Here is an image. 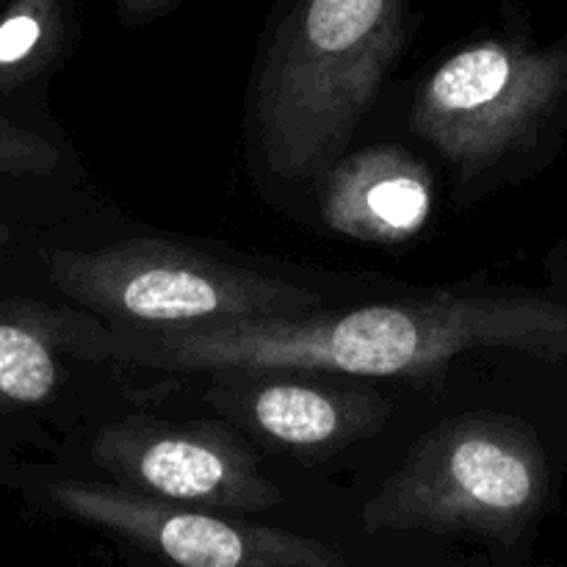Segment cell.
Wrapping results in <instances>:
<instances>
[{
	"label": "cell",
	"instance_id": "7a4b0ae2",
	"mask_svg": "<svg viewBox=\"0 0 567 567\" xmlns=\"http://www.w3.org/2000/svg\"><path fill=\"white\" fill-rule=\"evenodd\" d=\"M408 37V0H288L255 83V131L280 181L321 177L374 105Z\"/></svg>",
	"mask_w": 567,
	"mask_h": 567
},
{
	"label": "cell",
	"instance_id": "7c38bea8",
	"mask_svg": "<svg viewBox=\"0 0 567 567\" xmlns=\"http://www.w3.org/2000/svg\"><path fill=\"white\" fill-rule=\"evenodd\" d=\"M59 164V150L39 133L0 116V177L48 175Z\"/></svg>",
	"mask_w": 567,
	"mask_h": 567
},
{
	"label": "cell",
	"instance_id": "9c48e42d",
	"mask_svg": "<svg viewBox=\"0 0 567 567\" xmlns=\"http://www.w3.org/2000/svg\"><path fill=\"white\" fill-rule=\"evenodd\" d=\"M321 177V219L354 241H410L432 216L430 166L396 144L341 155Z\"/></svg>",
	"mask_w": 567,
	"mask_h": 567
},
{
	"label": "cell",
	"instance_id": "5bb4252c",
	"mask_svg": "<svg viewBox=\"0 0 567 567\" xmlns=\"http://www.w3.org/2000/svg\"><path fill=\"white\" fill-rule=\"evenodd\" d=\"M9 236H11V233H9V227H6V225H0V244H6V241H9Z\"/></svg>",
	"mask_w": 567,
	"mask_h": 567
},
{
	"label": "cell",
	"instance_id": "277c9868",
	"mask_svg": "<svg viewBox=\"0 0 567 567\" xmlns=\"http://www.w3.org/2000/svg\"><path fill=\"white\" fill-rule=\"evenodd\" d=\"M48 271L72 302L142 330L308 316L321 305L310 288L161 238H127L92 252L59 249Z\"/></svg>",
	"mask_w": 567,
	"mask_h": 567
},
{
	"label": "cell",
	"instance_id": "30bf717a",
	"mask_svg": "<svg viewBox=\"0 0 567 567\" xmlns=\"http://www.w3.org/2000/svg\"><path fill=\"white\" fill-rule=\"evenodd\" d=\"M81 324L39 302H0V410L37 408L61 380L59 354L75 347Z\"/></svg>",
	"mask_w": 567,
	"mask_h": 567
},
{
	"label": "cell",
	"instance_id": "ba28073f",
	"mask_svg": "<svg viewBox=\"0 0 567 567\" xmlns=\"http://www.w3.org/2000/svg\"><path fill=\"white\" fill-rule=\"evenodd\" d=\"M238 377L247 382L214 388L210 402L260 443L302 463H319L374 435L391 415V402L363 385L308 380L302 371Z\"/></svg>",
	"mask_w": 567,
	"mask_h": 567
},
{
	"label": "cell",
	"instance_id": "3957f363",
	"mask_svg": "<svg viewBox=\"0 0 567 567\" xmlns=\"http://www.w3.org/2000/svg\"><path fill=\"white\" fill-rule=\"evenodd\" d=\"M548 460L524 421L468 413L432 426L363 507V529L471 535L513 546L540 515Z\"/></svg>",
	"mask_w": 567,
	"mask_h": 567
},
{
	"label": "cell",
	"instance_id": "4fadbf2b",
	"mask_svg": "<svg viewBox=\"0 0 567 567\" xmlns=\"http://www.w3.org/2000/svg\"><path fill=\"white\" fill-rule=\"evenodd\" d=\"M175 3L181 0H116V11L125 25H144L150 20H158Z\"/></svg>",
	"mask_w": 567,
	"mask_h": 567
},
{
	"label": "cell",
	"instance_id": "8fae6325",
	"mask_svg": "<svg viewBox=\"0 0 567 567\" xmlns=\"http://www.w3.org/2000/svg\"><path fill=\"white\" fill-rule=\"evenodd\" d=\"M72 25V0H9L0 11V86L42 75L61 55Z\"/></svg>",
	"mask_w": 567,
	"mask_h": 567
},
{
	"label": "cell",
	"instance_id": "6da1fadb",
	"mask_svg": "<svg viewBox=\"0 0 567 567\" xmlns=\"http://www.w3.org/2000/svg\"><path fill=\"white\" fill-rule=\"evenodd\" d=\"M518 349L567 358V308L535 297H441L343 313L221 321L186 330H89L78 352L169 374L424 377L457 354Z\"/></svg>",
	"mask_w": 567,
	"mask_h": 567
},
{
	"label": "cell",
	"instance_id": "52a82bcc",
	"mask_svg": "<svg viewBox=\"0 0 567 567\" xmlns=\"http://www.w3.org/2000/svg\"><path fill=\"white\" fill-rule=\"evenodd\" d=\"M92 460L116 485L186 507L264 513L282 502L249 443L221 421L127 415L97 432Z\"/></svg>",
	"mask_w": 567,
	"mask_h": 567
},
{
	"label": "cell",
	"instance_id": "5b68a950",
	"mask_svg": "<svg viewBox=\"0 0 567 567\" xmlns=\"http://www.w3.org/2000/svg\"><path fill=\"white\" fill-rule=\"evenodd\" d=\"M565 86L563 50L482 39L426 78L410 127L460 169H482L529 142Z\"/></svg>",
	"mask_w": 567,
	"mask_h": 567
},
{
	"label": "cell",
	"instance_id": "8992f818",
	"mask_svg": "<svg viewBox=\"0 0 567 567\" xmlns=\"http://www.w3.org/2000/svg\"><path fill=\"white\" fill-rule=\"evenodd\" d=\"M48 502L66 518L111 532L175 567H354L313 537L144 496L116 482H53Z\"/></svg>",
	"mask_w": 567,
	"mask_h": 567
}]
</instances>
